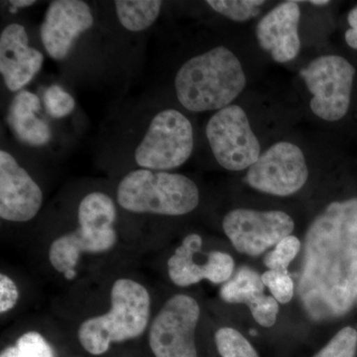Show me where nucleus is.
I'll use <instances>...</instances> for the list:
<instances>
[{
	"label": "nucleus",
	"mask_w": 357,
	"mask_h": 357,
	"mask_svg": "<svg viewBox=\"0 0 357 357\" xmlns=\"http://www.w3.org/2000/svg\"><path fill=\"white\" fill-rule=\"evenodd\" d=\"M296 293L317 323L351 312L357 299V197L333 202L307 227Z\"/></svg>",
	"instance_id": "obj_1"
},
{
	"label": "nucleus",
	"mask_w": 357,
	"mask_h": 357,
	"mask_svg": "<svg viewBox=\"0 0 357 357\" xmlns=\"http://www.w3.org/2000/svg\"><path fill=\"white\" fill-rule=\"evenodd\" d=\"M246 76L236 54L217 46L181 66L175 77L178 102L191 112L220 110L243 93Z\"/></svg>",
	"instance_id": "obj_2"
},
{
	"label": "nucleus",
	"mask_w": 357,
	"mask_h": 357,
	"mask_svg": "<svg viewBox=\"0 0 357 357\" xmlns=\"http://www.w3.org/2000/svg\"><path fill=\"white\" fill-rule=\"evenodd\" d=\"M110 299L109 312L86 319L77 332L82 347L93 356H102L114 342L139 337L149 321V293L137 282L130 279L115 281Z\"/></svg>",
	"instance_id": "obj_3"
},
{
	"label": "nucleus",
	"mask_w": 357,
	"mask_h": 357,
	"mask_svg": "<svg viewBox=\"0 0 357 357\" xmlns=\"http://www.w3.org/2000/svg\"><path fill=\"white\" fill-rule=\"evenodd\" d=\"M117 203L134 213L178 217L199 203L198 185L182 174L137 169L119 183Z\"/></svg>",
	"instance_id": "obj_4"
},
{
	"label": "nucleus",
	"mask_w": 357,
	"mask_h": 357,
	"mask_svg": "<svg viewBox=\"0 0 357 357\" xmlns=\"http://www.w3.org/2000/svg\"><path fill=\"white\" fill-rule=\"evenodd\" d=\"M194 146L191 121L178 110L166 109L150 121L134 158L141 169L167 172L184 165Z\"/></svg>",
	"instance_id": "obj_5"
},
{
	"label": "nucleus",
	"mask_w": 357,
	"mask_h": 357,
	"mask_svg": "<svg viewBox=\"0 0 357 357\" xmlns=\"http://www.w3.org/2000/svg\"><path fill=\"white\" fill-rule=\"evenodd\" d=\"M356 73L347 59L337 55L321 56L303 68L300 76L312 95V114L330 122L344 119L351 107Z\"/></svg>",
	"instance_id": "obj_6"
},
{
	"label": "nucleus",
	"mask_w": 357,
	"mask_h": 357,
	"mask_svg": "<svg viewBox=\"0 0 357 357\" xmlns=\"http://www.w3.org/2000/svg\"><path fill=\"white\" fill-rule=\"evenodd\" d=\"M206 135L213 157L225 170H248L261 155L259 139L239 105H229L211 115Z\"/></svg>",
	"instance_id": "obj_7"
},
{
	"label": "nucleus",
	"mask_w": 357,
	"mask_h": 357,
	"mask_svg": "<svg viewBox=\"0 0 357 357\" xmlns=\"http://www.w3.org/2000/svg\"><path fill=\"white\" fill-rule=\"evenodd\" d=\"M309 178L304 152L288 141L275 143L248 169L243 181L256 191L277 197L292 196Z\"/></svg>",
	"instance_id": "obj_8"
},
{
	"label": "nucleus",
	"mask_w": 357,
	"mask_h": 357,
	"mask_svg": "<svg viewBox=\"0 0 357 357\" xmlns=\"http://www.w3.org/2000/svg\"><path fill=\"white\" fill-rule=\"evenodd\" d=\"M201 310L187 295H176L161 307L149 332V344L156 357H198L195 333Z\"/></svg>",
	"instance_id": "obj_9"
},
{
	"label": "nucleus",
	"mask_w": 357,
	"mask_h": 357,
	"mask_svg": "<svg viewBox=\"0 0 357 357\" xmlns=\"http://www.w3.org/2000/svg\"><path fill=\"white\" fill-rule=\"evenodd\" d=\"M295 222L282 211L236 208L222 222L225 234L238 252L249 256L262 255L292 234Z\"/></svg>",
	"instance_id": "obj_10"
},
{
	"label": "nucleus",
	"mask_w": 357,
	"mask_h": 357,
	"mask_svg": "<svg viewBox=\"0 0 357 357\" xmlns=\"http://www.w3.org/2000/svg\"><path fill=\"white\" fill-rule=\"evenodd\" d=\"M95 23L93 11L82 0H56L45 13L40 35L45 50L52 59L64 60L75 41Z\"/></svg>",
	"instance_id": "obj_11"
},
{
	"label": "nucleus",
	"mask_w": 357,
	"mask_h": 357,
	"mask_svg": "<svg viewBox=\"0 0 357 357\" xmlns=\"http://www.w3.org/2000/svg\"><path fill=\"white\" fill-rule=\"evenodd\" d=\"M43 204V192L13 154L0 151V218L7 222H29Z\"/></svg>",
	"instance_id": "obj_12"
},
{
	"label": "nucleus",
	"mask_w": 357,
	"mask_h": 357,
	"mask_svg": "<svg viewBox=\"0 0 357 357\" xmlns=\"http://www.w3.org/2000/svg\"><path fill=\"white\" fill-rule=\"evenodd\" d=\"M203 239L197 234L185 237L168 261L171 280L180 287H188L206 279L213 284L225 283L232 277L234 261L231 256L220 251L208 253L204 264L195 262V255L199 252Z\"/></svg>",
	"instance_id": "obj_13"
},
{
	"label": "nucleus",
	"mask_w": 357,
	"mask_h": 357,
	"mask_svg": "<svg viewBox=\"0 0 357 357\" xmlns=\"http://www.w3.org/2000/svg\"><path fill=\"white\" fill-rule=\"evenodd\" d=\"M44 55L29 45L23 25H7L0 34V73L6 88L20 93L38 74Z\"/></svg>",
	"instance_id": "obj_14"
},
{
	"label": "nucleus",
	"mask_w": 357,
	"mask_h": 357,
	"mask_svg": "<svg viewBox=\"0 0 357 357\" xmlns=\"http://www.w3.org/2000/svg\"><path fill=\"white\" fill-rule=\"evenodd\" d=\"M301 9L297 1H285L274 7L256 27L260 48L279 64L294 60L301 51Z\"/></svg>",
	"instance_id": "obj_15"
},
{
	"label": "nucleus",
	"mask_w": 357,
	"mask_h": 357,
	"mask_svg": "<svg viewBox=\"0 0 357 357\" xmlns=\"http://www.w3.org/2000/svg\"><path fill=\"white\" fill-rule=\"evenodd\" d=\"M116 239L114 229L95 230L79 227L52 243L49 259L58 272L66 273L75 270L82 253L105 252L114 248Z\"/></svg>",
	"instance_id": "obj_16"
},
{
	"label": "nucleus",
	"mask_w": 357,
	"mask_h": 357,
	"mask_svg": "<svg viewBox=\"0 0 357 357\" xmlns=\"http://www.w3.org/2000/svg\"><path fill=\"white\" fill-rule=\"evenodd\" d=\"M40 110L41 100L38 96L26 89L16 93L9 105V128L21 142L30 146H45L52 139L50 126L37 116Z\"/></svg>",
	"instance_id": "obj_17"
},
{
	"label": "nucleus",
	"mask_w": 357,
	"mask_h": 357,
	"mask_svg": "<svg viewBox=\"0 0 357 357\" xmlns=\"http://www.w3.org/2000/svg\"><path fill=\"white\" fill-rule=\"evenodd\" d=\"M262 277L255 270L241 267L220 289V297L229 304L252 307L264 295Z\"/></svg>",
	"instance_id": "obj_18"
},
{
	"label": "nucleus",
	"mask_w": 357,
	"mask_h": 357,
	"mask_svg": "<svg viewBox=\"0 0 357 357\" xmlns=\"http://www.w3.org/2000/svg\"><path fill=\"white\" fill-rule=\"evenodd\" d=\"M116 206L114 199L100 192L86 195L77 208L79 227L95 230L114 229Z\"/></svg>",
	"instance_id": "obj_19"
},
{
	"label": "nucleus",
	"mask_w": 357,
	"mask_h": 357,
	"mask_svg": "<svg viewBox=\"0 0 357 357\" xmlns=\"http://www.w3.org/2000/svg\"><path fill=\"white\" fill-rule=\"evenodd\" d=\"M163 2L160 0H117V18L126 30L144 31L158 20Z\"/></svg>",
	"instance_id": "obj_20"
},
{
	"label": "nucleus",
	"mask_w": 357,
	"mask_h": 357,
	"mask_svg": "<svg viewBox=\"0 0 357 357\" xmlns=\"http://www.w3.org/2000/svg\"><path fill=\"white\" fill-rule=\"evenodd\" d=\"M265 1L261 0H208L206 4L215 13L234 22H246L255 18Z\"/></svg>",
	"instance_id": "obj_21"
},
{
	"label": "nucleus",
	"mask_w": 357,
	"mask_h": 357,
	"mask_svg": "<svg viewBox=\"0 0 357 357\" xmlns=\"http://www.w3.org/2000/svg\"><path fill=\"white\" fill-rule=\"evenodd\" d=\"M215 340L222 357H259L250 342L234 328H220Z\"/></svg>",
	"instance_id": "obj_22"
},
{
	"label": "nucleus",
	"mask_w": 357,
	"mask_h": 357,
	"mask_svg": "<svg viewBox=\"0 0 357 357\" xmlns=\"http://www.w3.org/2000/svg\"><path fill=\"white\" fill-rule=\"evenodd\" d=\"M0 357H55L51 345L39 333L29 332L21 335L17 342L6 347Z\"/></svg>",
	"instance_id": "obj_23"
},
{
	"label": "nucleus",
	"mask_w": 357,
	"mask_h": 357,
	"mask_svg": "<svg viewBox=\"0 0 357 357\" xmlns=\"http://www.w3.org/2000/svg\"><path fill=\"white\" fill-rule=\"evenodd\" d=\"M301 249V241L296 236L284 238L264 258L265 266L269 270L288 272L290 263L295 259Z\"/></svg>",
	"instance_id": "obj_24"
},
{
	"label": "nucleus",
	"mask_w": 357,
	"mask_h": 357,
	"mask_svg": "<svg viewBox=\"0 0 357 357\" xmlns=\"http://www.w3.org/2000/svg\"><path fill=\"white\" fill-rule=\"evenodd\" d=\"M356 351L357 332L354 328L347 326L312 357H356Z\"/></svg>",
	"instance_id": "obj_25"
},
{
	"label": "nucleus",
	"mask_w": 357,
	"mask_h": 357,
	"mask_svg": "<svg viewBox=\"0 0 357 357\" xmlns=\"http://www.w3.org/2000/svg\"><path fill=\"white\" fill-rule=\"evenodd\" d=\"M44 105L53 119H65L74 112L76 100L59 84H51L44 93Z\"/></svg>",
	"instance_id": "obj_26"
},
{
	"label": "nucleus",
	"mask_w": 357,
	"mask_h": 357,
	"mask_svg": "<svg viewBox=\"0 0 357 357\" xmlns=\"http://www.w3.org/2000/svg\"><path fill=\"white\" fill-rule=\"evenodd\" d=\"M263 283L281 304H287L295 294V283L289 272L268 270L261 275Z\"/></svg>",
	"instance_id": "obj_27"
},
{
	"label": "nucleus",
	"mask_w": 357,
	"mask_h": 357,
	"mask_svg": "<svg viewBox=\"0 0 357 357\" xmlns=\"http://www.w3.org/2000/svg\"><path fill=\"white\" fill-rule=\"evenodd\" d=\"M251 314L260 326L271 328L277 321L279 312L278 301L273 296H263L261 299L249 307Z\"/></svg>",
	"instance_id": "obj_28"
},
{
	"label": "nucleus",
	"mask_w": 357,
	"mask_h": 357,
	"mask_svg": "<svg viewBox=\"0 0 357 357\" xmlns=\"http://www.w3.org/2000/svg\"><path fill=\"white\" fill-rule=\"evenodd\" d=\"M20 292L13 279L6 274L0 275V312L10 311L17 304Z\"/></svg>",
	"instance_id": "obj_29"
},
{
	"label": "nucleus",
	"mask_w": 357,
	"mask_h": 357,
	"mask_svg": "<svg viewBox=\"0 0 357 357\" xmlns=\"http://www.w3.org/2000/svg\"><path fill=\"white\" fill-rule=\"evenodd\" d=\"M347 22L351 28L345 31V42L351 48L357 50V6L349 11V15H347Z\"/></svg>",
	"instance_id": "obj_30"
},
{
	"label": "nucleus",
	"mask_w": 357,
	"mask_h": 357,
	"mask_svg": "<svg viewBox=\"0 0 357 357\" xmlns=\"http://www.w3.org/2000/svg\"><path fill=\"white\" fill-rule=\"evenodd\" d=\"M35 3H36L35 0H13V1H10V6L14 8L13 13H15L17 9L34 6Z\"/></svg>",
	"instance_id": "obj_31"
},
{
	"label": "nucleus",
	"mask_w": 357,
	"mask_h": 357,
	"mask_svg": "<svg viewBox=\"0 0 357 357\" xmlns=\"http://www.w3.org/2000/svg\"><path fill=\"white\" fill-rule=\"evenodd\" d=\"M309 3L314 6H328L331 1H328V0H312V1H309Z\"/></svg>",
	"instance_id": "obj_32"
},
{
	"label": "nucleus",
	"mask_w": 357,
	"mask_h": 357,
	"mask_svg": "<svg viewBox=\"0 0 357 357\" xmlns=\"http://www.w3.org/2000/svg\"><path fill=\"white\" fill-rule=\"evenodd\" d=\"M64 276L67 280H73V279L76 278V270H70V271L66 272V273H64Z\"/></svg>",
	"instance_id": "obj_33"
},
{
	"label": "nucleus",
	"mask_w": 357,
	"mask_h": 357,
	"mask_svg": "<svg viewBox=\"0 0 357 357\" xmlns=\"http://www.w3.org/2000/svg\"><path fill=\"white\" fill-rule=\"evenodd\" d=\"M356 304H357V299H356Z\"/></svg>",
	"instance_id": "obj_34"
}]
</instances>
